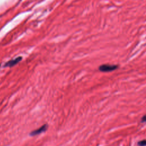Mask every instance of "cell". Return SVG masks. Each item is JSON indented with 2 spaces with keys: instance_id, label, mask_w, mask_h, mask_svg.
Here are the masks:
<instances>
[{
  "instance_id": "3957f363",
  "label": "cell",
  "mask_w": 146,
  "mask_h": 146,
  "mask_svg": "<svg viewBox=\"0 0 146 146\" xmlns=\"http://www.w3.org/2000/svg\"><path fill=\"white\" fill-rule=\"evenodd\" d=\"M22 56H18V57L14 59V60H9V61L7 62L5 64L4 67H12L13 66L17 64L18 62H19L22 60Z\"/></svg>"
},
{
  "instance_id": "7a4b0ae2",
  "label": "cell",
  "mask_w": 146,
  "mask_h": 146,
  "mask_svg": "<svg viewBox=\"0 0 146 146\" xmlns=\"http://www.w3.org/2000/svg\"><path fill=\"white\" fill-rule=\"evenodd\" d=\"M47 128V125L44 124L43 125L42 127H41L40 128L37 129V130H34V131H33L32 132H30V135H31V136H35V135H39V134L42 133V132L46 131Z\"/></svg>"
},
{
  "instance_id": "277c9868",
  "label": "cell",
  "mask_w": 146,
  "mask_h": 146,
  "mask_svg": "<svg viewBox=\"0 0 146 146\" xmlns=\"http://www.w3.org/2000/svg\"><path fill=\"white\" fill-rule=\"evenodd\" d=\"M138 145L140 146H146V140H143L139 142L138 143Z\"/></svg>"
},
{
  "instance_id": "8992f818",
  "label": "cell",
  "mask_w": 146,
  "mask_h": 146,
  "mask_svg": "<svg viewBox=\"0 0 146 146\" xmlns=\"http://www.w3.org/2000/svg\"><path fill=\"white\" fill-rule=\"evenodd\" d=\"M0 66H1V64H0Z\"/></svg>"
},
{
  "instance_id": "5b68a950",
  "label": "cell",
  "mask_w": 146,
  "mask_h": 146,
  "mask_svg": "<svg viewBox=\"0 0 146 146\" xmlns=\"http://www.w3.org/2000/svg\"><path fill=\"white\" fill-rule=\"evenodd\" d=\"M142 122H146V115H144V116L142 118Z\"/></svg>"
},
{
  "instance_id": "6da1fadb",
  "label": "cell",
  "mask_w": 146,
  "mask_h": 146,
  "mask_svg": "<svg viewBox=\"0 0 146 146\" xmlns=\"http://www.w3.org/2000/svg\"><path fill=\"white\" fill-rule=\"evenodd\" d=\"M118 68V65H110V64H102L99 67V70L102 72H109L116 70Z\"/></svg>"
}]
</instances>
